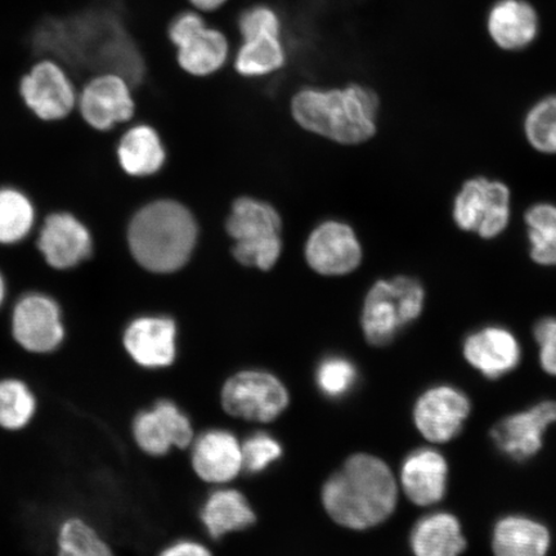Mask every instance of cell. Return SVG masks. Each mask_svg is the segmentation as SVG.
<instances>
[{
	"label": "cell",
	"mask_w": 556,
	"mask_h": 556,
	"mask_svg": "<svg viewBox=\"0 0 556 556\" xmlns=\"http://www.w3.org/2000/svg\"><path fill=\"white\" fill-rule=\"evenodd\" d=\"M55 547L58 556H115L99 532L78 517L62 521L55 538Z\"/></svg>",
	"instance_id": "obj_30"
},
{
	"label": "cell",
	"mask_w": 556,
	"mask_h": 556,
	"mask_svg": "<svg viewBox=\"0 0 556 556\" xmlns=\"http://www.w3.org/2000/svg\"><path fill=\"white\" fill-rule=\"evenodd\" d=\"M191 463L204 482H231L242 470L241 443L227 430H207L194 441Z\"/></svg>",
	"instance_id": "obj_19"
},
{
	"label": "cell",
	"mask_w": 556,
	"mask_h": 556,
	"mask_svg": "<svg viewBox=\"0 0 556 556\" xmlns=\"http://www.w3.org/2000/svg\"><path fill=\"white\" fill-rule=\"evenodd\" d=\"M134 85L123 75L99 72L80 90L76 110L88 127L109 131L134 117Z\"/></svg>",
	"instance_id": "obj_11"
},
{
	"label": "cell",
	"mask_w": 556,
	"mask_h": 556,
	"mask_svg": "<svg viewBox=\"0 0 556 556\" xmlns=\"http://www.w3.org/2000/svg\"><path fill=\"white\" fill-rule=\"evenodd\" d=\"M38 212L29 193L13 185L0 186V247H18L30 238Z\"/></svg>",
	"instance_id": "obj_26"
},
{
	"label": "cell",
	"mask_w": 556,
	"mask_h": 556,
	"mask_svg": "<svg viewBox=\"0 0 556 556\" xmlns=\"http://www.w3.org/2000/svg\"><path fill=\"white\" fill-rule=\"evenodd\" d=\"M409 541L415 556H460L467 547L460 521L448 513L421 518Z\"/></svg>",
	"instance_id": "obj_23"
},
{
	"label": "cell",
	"mask_w": 556,
	"mask_h": 556,
	"mask_svg": "<svg viewBox=\"0 0 556 556\" xmlns=\"http://www.w3.org/2000/svg\"><path fill=\"white\" fill-rule=\"evenodd\" d=\"M358 380L356 366L342 356H330L321 361L316 371V381L326 397L342 399L350 393Z\"/></svg>",
	"instance_id": "obj_32"
},
{
	"label": "cell",
	"mask_w": 556,
	"mask_h": 556,
	"mask_svg": "<svg viewBox=\"0 0 556 556\" xmlns=\"http://www.w3.org/2000/svg\"><path fill=\"white\" fill-rule=\"evenodd\" d=\"M485 29L498 50L525 51L539 37V12L528 0H497L486 13Z\"/></svg>",
	"instance_id": "obj_17"
},
{
	"label": "cell",
	"mask_w": 556,
	"mask_h": 556,
	"mask_svg": "<svg viewBox=\"0 0 556 556\" xmlns=\"http://www.w3.org/2000/svg\"><path fill=\"white\" fill-rule=\"evenodd\" d=\"M134 437L144 454L164 456L173 447H189L193 441V429L189 417L176 403L162 400L135 417Z\"/></svg>",
	"instance_id": "obj_14"
},
{
	"label": "cell",
	"mask_w": 556,
	"mask_h": 556,
	"mask_svg": "<svg viewBox=\"0 0 556 556\" xmlns=\"http://www.w3.org/2000/svg\"><path fill=\"white\" fill-rule=\"evenodd\" d=\"M242 469L250 475H258L280 460L282 447L280 442L273 435L264 432H256L241 444Z\"/></svg>",
	"instance_id": "obj_33"
},
{
	"label": "cell",
	"mask_w": 556,
	"mask_h": 556,
	"mask_svg": "<svg viewBox=\"0 0 556 556\" xmlns=\"http://www.w3.org/2000/svg\"><path fill=\"white\" fill-rule=\"evenodd\" d=\"M7 298H9V282H7L5 276L0 270V311L3 309Z\"/></svg>",
	"instance_id": "obj_39"
},
{
	"label": "cell",
	"mask_w": 556,
	"mask_h": 556,
	"mask_svg": "<svg viewBox=\"0 0 556 556\" xmlns=\"http://www.w3.org/2000/svg\"><path fill=\"white\" fill-rule=\"evenodd\" d=\"M198 241V225L182 204L159 200L131 219L128 242L131 255L155 274H172L191 258Z\"/></svg>",
	"instance_id": "obj_3"
},
{
	"label": "cell",
	"mask_w": 556,
	"mask_h": 556,
	"mask_svg": "<svg viewBox=\"0 0 556 556\" xmlns=\"http://www.w3.org/2000/svg\"><path fill=\"white\" fill-rule=\"evenodd\" d=\"M166 38L176 52L179 68L193 78L218 74L232 59L227 33L191 9L176 13L166 27Z\"/></svg>",
	"instance_id": "obj_5"
},
{
	"label": "cell",
	"mask_w": 556,
	"mask_h": 556,
	"mask_svg": "<svg viewBox=\"0 0 556 556\" xmlns=\"http://www.w3.org/2000/svg\"><path fill=\"white\" fill-rule=\"evenodd\" d=\"M281 218L273 205L252 198L236 200L227 220V232L235 242L277 238Z\"/></svg>",
	"instance_id": "obj_27"
},
{
	"label": "cell",
	"mask_w": 556,
	"mask_h": 556,
	"mask_svg": "<svg viewBox=\"0 0 556 556\" xmlns=\"http://www.w3.org/2000/svg\"><path fill=\"white\" fill-rule=\"evenodd\" d=\"M426 290L409 276L382 278L372 285L365 298L361 325L368 343L382 346L420 317Z\"/></svg>",
	"instance_id": "obj_4"
},
{
	"label": "cell",
	"mask_w": 556,
	"mask_h": 556,
	"mask_svg": "<svg viewBox=\"0 0 556 556\" xmlns=\"http://www.w3.org/2000/svg\"><path fill=\"white\" fill-rule=\"evenodd\" d=\"M89 228L75 214L55 211L47 214L35 239V250L48 268L66 273L78 268L93 254Z\"/></svg>",
	"instance_id": "obj_10"
},
{
	"label": "cell",
	"mask_w": 556,
	"mask_h": 556,
	"mask_svg": "<svg viewBox=\"0 0 556 556\" xmlns=\"http://www.w3.org/2000/svg\"><path fill=\"white\" fill-rule=\"evenodd\" d=\"M117 159L129 176H152L163 168L165 150L157 131L150 125L130 128L117 146Z\"/></svg>",
	"instance_id": "obj_25"
},
{
	"label": "cell",
	"mask_w": 556,
	"mask_h": 556,
	"mask_svg": "<svg viewBox=\"0 0 556 556\" xmlns=\"http://www.w3.org/2000/svg\"><path fill=\"white\" fill-rule=\"evenodd\" d=\"M123 343L139 366L168 367L177 356V326L169 317H139L125 329Z\"/></svg>",
	"instance_id": "obj_16"
},
{
	"label": "cell",
	"mask_w": 556,
	"mask_h": 556,
	"mask_svg": "<svg viewBox=\"0 0 556 556\" xmlns=\"http://www.w3.org/2000/svg\"><path fill=\"white\" fill-rule=\"evenodd\" d=\"M530 254L540 266H556V205L539 203L525 214Z\"/></svg>",
	"instance_id": "obj_29"
},
{
	"label": "cell",
	"mask_w": 556,
	"mask_h": 556,
	"mask_svg": "<svg viewBox=\"0 0 556 556\" xmlns=\"http://www.w3.org/2000/svg\"><path fill=\"white\" fill-rule=\"evenodd\" d=\"M464 357L485 378L497 379L519 365L521 350L510 330L486 326L465 339Z\"/></svg>",
	"instance_id": "obj_18"
},
{
	"label": "cell",
	"mask_w": 556,
	"mask_h": 556,
	"mask_svg": "<svg viewBox=\"0 0 556 556\" xmlns=\"http://www.w3.org/2000/svg\"><path fill=\"white\" fill-rule=\"evenodd\" d=\"M470 414V401L457 388L438 386L417 400L414 420L419 432L430 442H448L462 432Z\"/></svg>",
	"instance_id": "obj_13"
},
{
	"label": "cell",
	"mask_w": 556,
	"mask_h": 556,
	"mask_svg": "<svg viewBox=\"0 0 556 556\" xmlns=\"http://www.w3.org/2000/svg\"><path fill=\"white\" fill-rule=\"evenodd\" d=\"M534 338L540 345V363L544 371L556 377V318H542L534 326Z\"/></svg>",
	"instance_id": "obj_36"
},
{
	"label": "cell",
	"mask_w": 556,
	"mask_h": 556,
	"mask_svg": "<svg viewBox=\"0 0 556 556\" xmlns=\"http://www.w3.org/2000/svg\"><path fill=\"white\" fill-rule=\"evenodd\" d=\"M551 541V532L540 521L511 516L496 525L492 551L495 556H546Z\"/></svg>",
	"instance_id": "obj_22"
},
{
	"label": "cell",
	"mask_w": 556,
	"mask_h": 556,
	"mask_svg": "<svg viewBox=\"0 0 556 556\" xmlns=\"http://www.w3.org/2000/svg\"><path fill=\"white\" fill-rule=\"evenodd\" d=\"M397 483L380 458L357 454L329 478L323 504L338 525L363 531L382 523L397 505Z\"/></svg>",
	"instance_id": "obj_1"
},
{
	"label": "cell",
	"mask_w": 556,
	"mask_h": 556,
	"mask_svg": "<svg viewBox=\"0 0 556 556\" xmlns=\"http://www.w3.org/2000/svg\"><path fill=\"white\" fill-rule=\"evenodd\" d=\"M190 9L208 15V13L218 12L224 9L231 0H186Z\"/></svg>",
	"instance_id": "obj_38"
},
{
	"label": "cell",
	"mask_w": 556,
	"mask_h": 556,
	"mask_svg": "<svg viewBox=\"0 0 556 556\" xmlns=\"http://www.w3.org/2000/svg\"><path fill=\"white\" fill-rule=\"evenodd\" d=\"M228 415L253 422H270L289 406V392L275 375L247 370L229 378L220 394Z\"/></svg>",
	"instance_id": "obj_9"
},
{
	"label": "cell",
	"mask_w": 556,
	"mask_h": 556,
	"mask_svg": "<svg viewBox=\"0 0 556 556\" xmlns=\"http://www.w3.org/2000/svg\"><path fill=\"white\" fill-rule=\"evenodd\" d=\"M10 330L21 350L37 356L52 354L66 339L64 309L43 291H26L13 304Z\"/></svg>",
	"instance_id": "obj_7"
},
{
	"label": "cell",
	"mask_w": 556,
	"mask_h": 556,
	"mask_svg": "<svg viewBox=\"0 0 556 556\" xmlns=\"http://www.w3.org/2000/svg\"><path fill=\"white\" fill-rule=\"evenodd\" d=\"M525 131L534 150L556 154V94H548L533 104L526 115Z\"/></svg>",
	"instance_id": "obj_31"
},
{
	"label": "cell",
	"mask_w": 556,
	"mask_h": 556,
	"mask_svg": "<svg viewBox=\"0 0 556 556\" xmlns=\"http://www.w3.org/2000/svg\"><path fill=\"white\" fill-rule=\"evenodd\" d=\"M37 409V397L24 380L0 379V429L20 432L30 426Z\"/></svg>",
	"instance_id": "obj_28"
},
{
	"label": "cell",
	"mask_w": 556,
	"mask_h": 556,
	"mask_svg": "<svg viewBox=\"0 0 556 556\" xmlns=\"http://www.w3.org/2000/svg\"><path fill=\"white\" fill-rule=\"evenodd\" d=\"M159 556H213V554L199 542L184 540L164 548Z\"/></svg>",
	"instance_id": "obj_37"
},
{
	"label": "cell",
	"mask_w": 556,
	"mask_h": 556,
	"mask_svg": "<svg viewBox=\"0 0 556 556\" xmlns=\"http://www.w3.org/2000/svg\"><path fill=\"white\" fill-rule=\"evenodd\" d=\"M379 111L378 94L357 83L305 87L291 100V114L302 128L343 144L364 143L377 135Z\"/></svg>",
	"instance_id": "obj_2"
},
{
	"label": "cell",
	"mask_w": 556,
	"mask_h": 556,
	"mask_svg": "<svg viewBox=\"0 0 556 556\" xmlns=\"http://www.w3.org/2000/svg\"><path fill=\"white\" fill-rule=\"evenodd\" d=\"M239 38L255 34H283V20L275 7L267 3L249 5L236 20Z\"/></svg>",
	"instance_id": "obj_34"
},
{
	"label": "cell",
	"mask_w": 556,
	"mask_h": 556,
	"mask_svg": "<svg viewBox=\"0 0 556 556\" xmlns=\"http://www.w3.org/2000/svg\"><path fill=\"white\" fill-rule=\"evenodd\" d=\"M289 48L283 34H255L240 38L232 53V66L242 78L260 79L287 66Z\"/></svg>",
	"instance_id": "obj_21"
},
{
	"label": "cell",
	"mask_w": 556,
	"mask_h": 556,
	"mask_svg": "<svg viewBox=\"0 0 556 556\" xmlns=\"http://www.w3.org/2000/svg\"><path fill=\"white\" fill-rule=\"evenodd\" d=\"M448 467L440 452L419 448L409 454L402 464L403 491L419 506L440 503L447 489Z\"/></svg>",
	"instance_id": "obj_20"
},
{
	"label": "cell",
	"mask_w": 556,
	"mask_h": 556,
	"mask_svg": "<svg viewBox=\"0 0 556 556\" xmlns=\"http://www.w3.org/2000/svg\"><path fill=\"white\" fill-rule=\"evenodd\" d=\"M509 187L500 180L477 177L467 180L454 201L455 224L463 231L491 240L502 235L510 220Z\"/></svg>",
	"instance_id": "obj_8"
},
{
	"label": "cell",
	"mask_w": 556,
	"mask_h": 556,
	"mask_svg": "<svg viewBox=\"0 0 556 556\" xmlns=\"http://www.w3.org/2000/svg\"><path fill=\"white\" fill-rule=\"evenodd\" d=\"M211 538L217 540L235 531L247 530L255 523V513L238 490L222 489L207 497L200 514Z\"/></svg>",
	"instance_id": "obj_24"
},
{
	"label": "cell",
	"mask_w": 556,
	"mask_h": 556,
	"mask_svg": "<svg viewBox=\"0 0 556 556\" xmlns=\"http://www.w3.org/2000/svg\"><path fill=\"white\" fill-rule=\"evenodd\" d=\"M282 243L277 238L235 242L232 253L236 261L247 267L268 270L275 266L281 255Z\"/></svg>",
	"instance_id": "obj_35"
},
{
	"label": "cell",
	"mask_w": 556,
	"mask_h": 556,
	"mask_svg": "<svg viewBox=\"0 0 556 556\" xmlns=\"http://www.w3.org/2000/svg\"><path fill=\"white\" fill-rule=\"evenodd\" d=\"M305 258L319 275L344 276L363 262V247L350 225L328 220L311 233Z\"/></svg>",
	"instance_id": "obj_12"
},
{
	"label": "cell",
	"mask_w": 556,
	"mask_h": 556,
	"mask_svg": "<svg viewBox=\"0 0 556 556\" xmlns=\"http://www.w3.org/2000/svg\"><path fill=\"white\" fill-rule=\"evenodd\" d=\"M20 99L35 119L52 124L67 119L76 110L78 89L64 62L43 55L18 83Z\"/></svg>",
	"instance_id": "obj_6"
},
{
	"label": "cell",
	"mask_w": 556,
	"mask_h": 556,
	"mask_svg": "<svg viewBox=\"0 0 556 556\" xmlns=\"http://www.w3.org/2000/svg\"><path fill=\"white\" fill-rule=\"evenodd\" d=\"M556 422V402L544 401L527 412L505 417L492 429L497 448L513 460L523 462L538 454L546 429Z\"/></svg>",
	"instance_id": "obj_15"
}]
</instances>
